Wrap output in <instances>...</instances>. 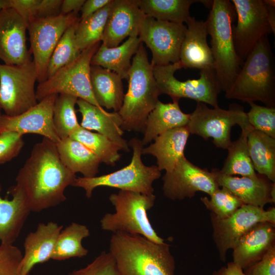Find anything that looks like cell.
I'll return each instance as SVG.
<instances>
[{
  "instance_id": "cell-1",
  "label": "cell",
  "mask_w": 275,
  "mask_h": 275,
  "mask_svg": "<svg viewBox=\"0 0 275 275\" xmlns=\"http://www.w3.org/2000/svg\"><path fill=\"white\" fill-rule=\"evenodd\" d=\"M76 178L61 161L56 144L43 138L34 146L11 187L23 196L31 212H39L65 201V190Z\"/></svg>"
},
{
  "instance_id": "cell-2",
  "label": "cell",
  "mask_w": 275,
  "mask_h": 275,
  "mask_svg": "<svg viewBox=\"0 0 275 275\" xmlns=\"http://www.w3.org/2000/svg\"><path fill=\"white\" fill-rule=\"evenodd\" d=\"M109 252L118 275H175V260L170 245L156 243L139 234L113 233Z\"/></svg>"
},
{
  "instance_id": "cell-3",
  "label": "cell",
  "mask_w": 275,
  "mask_h": 275,
  "mask_svg": "<svg viewBox=\"0 0 275 275\" xmlns=\"http://www.w3.org/2000/svg\"><path fill=\"white\" fill-rule=\"evenodd\" d=\"M225 97L275 107V62L268 36L261 39L246 57Z\"/></svg>"
},
{
  "instance_id": "cell-4",
  "label": "cell",
  "mask_w": 275,
  "mask_h": 275,
  "mask_svg": "<svg viewBox=\"0 0 275 275\" xmlns=\"http://www.w3.org/2000/svg\"><path fill=\"white\" fill-rule=\"evenodd\" d=\"M128 87L120 115L123 130L144 132L147 118L154 108L160 95L149 63L147 53L141 42L134 55L128 74Z\"/></svg>"
},
{
  "instance_id": "cell-5",
  "label": "cell",
  "mask_w": 275,
  "mask_h": 275,
  "mask_svg": "<svg viewBox=\"0 0 275 275\" xmlns=\"http://www.w3.org/2000/svg\"><path fill=\"white\" fill-rule=\"evenodd\" d=\"M236 18L234 6L229 0H213L205 21L210 36L214 70L222 91L227 93L233 85L242 64L236 53L232 34Z\"/></svg>"
},
{
  "instance_id": "cell-6",
  "label": "cell",
  "mask_w": 275,
  "mask_h": 275,
  "mask_svg": "<svg viewBox=\"0 0 275 275\" xmlns=\"http://www.w3.org/2000/svg\"><path fill=\"white\" fill-rule=\"evenodd\" d=\"M156 196L153 194L120 190L111 194L109 200L115 212L105 214L100 219L102 230L112 232L139 234L156 243L164 239L159 237L152 226L147 211L154 205Z\"/></svg>"
},
{
  "instance_id": "cell-7",
  "label": "cell",
  "mask_w": 275,
  "mask_h": 275,
  "mask_svg": "<svg viewBox=\"0 0 275 275\" xmlns=\"http://www.w3.org/2000/svg\"><path fill=\"white\" fill-rule=\"evenodd\" d=\"M128 146L133 149L130 163L114 172L92 178L77 177L73 186L83 188L86 196L90 198L93 190L99 186L119 188L150 195L154 193L153 182L161 176L157 166H147L141 159L143 145L137 138L131 139Z\"/></svg>"
},
{
  "instance_id": "cell-8",
  "label": "cell",
  "mask_w": 275,
  "mask_h": 275,
  "mask_svg": "<svg viewBox=\"0 0 275 275\" xmlns=\"http://www.w3.org/2000/svg\"><path fill=\"white\" fill-rule=\"evenodd\" d=\"M235 125L241 130L254 129L241 105L232 103L228 109L218 106L210 108L206 104L197 102L186 126L190 134L198 135L205 141L211 138L215 147L227 150L232 142V128Z\"/></svg>"
},
{
  "instance_id": "cell-9",
  "label": "cell",
  "mask_w": 275,
  "mask_h": 275,
  "mask_svg": "<svg viewBox=\"0 0 275 275\" xmlns=\"http://www.w3.org/2000/svg\"><path fill=\"white\" fill-rule=\"evenodd\" d=\"M100 44L98 42L82 50L74 60L39 83L36 90L37 100L52 94H65L101 107L93 95L90 80L91 59Z\"/></svg>"
},
{
  "instance_id": "cell-10",
  "label": "cell",
  "mask_w": 275,
  "mask_h": 275,
  "mask_svg": "<svg viewBox=\"0 0 275 275\" xmlns=\"http://www.w3.org/2000/svg\"><path fill=\"white\" fill-rule=\"evenodd\" d=\"M182 68L180 61L164 66H153V72L160 94L169 95L173 100L186 98L209 104L218 105V96L222 91L214 69L201 70L198 79L180 81L175 72Z\"/></svg>"
},
{
  "instance_id": "cell-11",
  "label": "cell",
  "mask_w": 275,
  "mask_h": 275,
  "mask_svg": "<svg viewBox=\"0 0 275 275\" xmlns=\"http://www.w3.org/2000/svg\"><path fill=\"white\" fill-rule=\"evenodd\" d=\"M36 81V68L31 59L20 65L0 64V108L5 115H18L38 103Z\"/></svg>"
},
{
  "instance_id": "cell-12",
  "label": "cell",
  "mask_w": 275,
  "mask_h": 275,
  "mask_svg": "<svg viewBox=\"0 0 275 275\" xmlns=\"http://www.w3.org/2000/svg\"><path fill=\"white\" fill-rule=\"evenodd\" d=\"M77 13L72 12L45 18H31L28 21L31 44L29 50L33 60L39 83L46 80L47 66L57 45L64 32L79 21Z\"/></svg>"
},
{
  "instance_id": "cell-13",
  "label": "cell",
  "mask_w": 275,
  "mask_h": 275,
  "mask_svg": "<svg viewBox=\"0 0 275 275\" xmlns=\"http://www.w3.org/2000/svg\"><path fill=\"white\" fill-rule=\"evenodd\" d=\"M237 17L232 34L236 53L243 64L257 43L272 33L263 0H231Z\"/></svg>"
},
{
  "instance_id": "cell-14",
  "label": "cell",
  "mask_w": 275,
  "mask_h": 275,
  "mask_svg": "<svg viewBox=\"0 0 275 275\" xmlns=\"http://www.w3.org/2000/svg\"><path fill=\"white\" fill-rule=\"evenodd\" d=\"M212 238L221 260L225 262L227 252L233 249L241 236L259 222L275 224V208L267 210L244 204L230 216L217 218L210 213Z\"/></svg>"
},
{
  "instance_id": "cell-15",
  "label": "cell",
  "mask_w": 275,
  "mask_h": 275,
  "mask_svg": "<svg viewBox=\"0 0 275 275\" xmlns=\"http://www.w3.org/2000/svg\"><path fill=\"white\" fill-rule=\"evenodd\" d=\"M186 31V26L183 23L146 16L138 37L151 51L152 66L179 61L180 48Z\"/></svg>"
},
{
  "instance_id": "cell-16",
  "label": "cell",
  "mask_w": 275,
  "mask_h": 275,
  "mask_svg": "<svg viewBox=\"0 0 275 275\" xmlns=\"http://www.w3.org/2000/svg\"><path fill=\"white\" fill-rule=\"evenodd\" d=\"M164 195L172 200L191 198L198 191L211 195L220 187L213 174L182 156L174 169L162 177Z\"/></svg>"
},
{
  "instance_id": "cell-17",
  "label": "cell",
  "mask_w": 275,
  "mask_h": 275,
  "mask_svg": "<svg viewBox=\"0 0 275 275\" xmlns=\"http://www.w3.org/2000/svg\"><path fill=\"white\" fill-rule=\"evenodd\" d=\"M58 95L52 94L45 97L36 105L18 115L9 116L2 114L0 133L13 131L22 135L38 134L57 144L61 139L54 126L53 114Z\"/></svg>"
},
{
  "instance_id": "cell-18",
  "label": "cell",
  "mask_w": 275,
  "mask_h": 275,
  "mask_svg": "<svg viewBox=\"0 0 275 275\" xmlns=\"http://www.w3.org/2000/svg\"><path fill=\"white\" fill-rule=\"evenodd\" d=\"M28 22L11 7L0 10V60L20 65L31 59L26 44Z\"/></svg>"
},
{
  "instance_id": "cell-19",
  "label": "cell",
  "mask_w": 275,
  "mask_h": 275,
  "mask_svg": "<svg viewBox=\"0 0 275 275\" xmlns=\"http://www.w3.org/2000/svg\"><path fill=\"white\" fill-rule=\"evenodd\" d=\"M211 172L220 187H225L243 203L264 208L275 202V183L265 176L256 173L253 176L226 175L218 169Z\"/></svg>"
},
{
  "instance_id": "cell-20",
  "label": "cell",
  "mask_w": 275,
  "mask_h": 275,
  "mask_svg": "<svg viewBox=\"0 0 275 275\" xmlns=\"http://www.w3.org/2000/svg\"><path fill=\"white\" fill-rule=\"evenodd\" d=\"M145 17L134 0H113L101 44L115 47L127 37H138Z\"/></svg>"
},
{
  "instance_id": "cell-21",
  "label": "cell",
  "mask_w": 275,
  "mask_h": 275,
  "mask_svg": "<svg viewBox=\"0 0 275 275\" xmlns=\"http://www.w3.org/2000/svg\"><path fill=\"white\" fill-rule=\"evenodd\" d=\"M275 224L259 222L246 231L233 248V262L245 270L274 246Z\"/></svg>"
},
{
  "instance_id": "cell-22",
  "label": "cell",
  "mask_w": 275,
  "mask_h": 275,
  "mask_svg": "<svg viewBox=\"0 0 275 275\" xmlns=\"http://www.w3.org/2000/svg\"><path fill=\"white\" fill-rule=\"evenodd\" d=\"M186 23V31L182 41L179 61L182 68L200 70L214 69V61L207 37L205 21L190 16Z\"/></svg>"
},
{
  "instance_id": "cell-23",
  "label": "cell",
  "mask_w": 275,
  "mask_h": 275,
  "mask_svg": "<svg viewBox=\"0 0 275 275\" xmlns=\"http://www.w3.org/2000/svg\"><path fill=\"white\" fill-rule=\"evenodd\" d=\"M63 226L53 222L40 223L36 230L26 236L24 252L20 263L21 275H29L34 266L51 259Z\"/></svg>"
},
{
  "instance_id": "cell-24",
  "label": "cell",
  "mask_w": 275,
  "mask_h": 275,
  "mask_svg": "<svg viewBox=\"0 0 275 275\" xmlns=\"http://www.w3.org/2000/svg\"><path fill=\"white\" fill-rule=\"evenodd\" d=\"M76 104L82 116L80 126L87 130H96L107 137L126 152L130 151L128 144L122 138L123 130L121 127L122 120L118 112L109 113L102 107L97 106L81 99Z\"/></svg>"
},
{
  "instance_id": "cell-25",
  "label": "cell",
  "mask_w": 275,
  "mask_h": 275,
  "mask_svg": "<svg viewBox=\"0 0 275 275\" xmlns=\"http://www.w3.org/2000/svg\"><path fill=\"white\" fill-rule=\"evenodd\" d=\"M190 132L186 126L168 130L154 139V142L143 148L142 154H150L157 160L159 171L171 172L184 152Z\"/></svg>"
},
{
  "instance_id": "cell-26",
  "label": "cell",
  "mask_w": 275,
  "mask_h": 275,
  "mask_svg": "<svg viewBox=\"0 0 275 275\" xmlns=\"http://www.w3.org/2000/svg\"><path fill=\"white\" fill-rule=\"evenodd\" d=\"M2 185L0 183V192ZM8 193L12 198L3 199L0 195V242L13 244L31 212L24 197L11 187Z\"/></svg>"
},
{
  "instance_id": "cell-27",
  "label": "cell",
  "mask_w": 275,
  "mask_h": 275,
  "mask_svg": "<svg viewBox=\"0 0 275 275\" xmlns=\"http://www.w3.org/2000/svg\"><path fill=\"white\" fill-rule=\"evenodd\" d=\"M90 80L93 95L99 105L118 112L125 96L121 77L108 69L91 65Z\"/></svg>"
},
{
  "instance_id": "cell-28",
  "label": "cell",
  "mask_w": 275,
  "mask_h": 275,
  "mask_svg": "<svg viewBox=\"0 0 275 275\" xmlns=\"http://www.w3.org/2000/svg\"><path fill=\"white\" fill-rule=\"evenodd\" d=\"M179 100L164 103L158 100L148 115L141 141L143 146L154 140L158 135L170 129L187 125L190 114H185L180 109Z\"/></svg>"
},
{
  "instance_id": "cell-29",
  "label": "cell",
  "mask_w": 275,
  "mask_h": 275,
  "mask_svg": "<svg viewBox=\"0 0 275 275\" xmlns=\"http://www.w3.org/2000/svg\"><path fill=\"white\" fill-rule=\"evenodd\" d=\"M141 41L138 37H129L121 45L109 48L100 45L93 56L91 65L99 66L128 80L131 65V59L137 52Z\"/></svg>"
},
{
  "instance_id": "cell-30",
  "label": "cell",
  "mask_w": 275,
  "mask_h": 275,
  "mask_svg": "<svg viewBox=\"0 0 275 275\" xmlns=\"http://www.w3.org/2000/svg\"><path fill=\"white\" fill-rule=\"evenodd\" d=\"M60 158L72 173H80L85 178L96 176L100 163L97 157L85 145L70 137L56 144Z\"/></svg>"
},
{
  "instance_id": "cell-31",
  "label": "cell",
  "mask_w": 275,
  "mask_h": 275,
  "mask_svg": "<svg viewBox=\"0 0 275 275\" xmlns=\"http://www.w3.org/2000/svg\"><path fill=\"white\" fill-rule=\"evenodd\" d=\"M146 16L156 20L183 23L191 16L190 6L194 3H202L211 8L212 1L205 0H134Z\"/></svg>"
},
{
  "instance_id": "cell-32",
  "label": "cell",
  "mask_w": 275,
  "mask_h": 275,
  "mask_svg": "<svg viewBox=\"0 0 275 275\" xmlns=\"http://www.w3.org/2000/svg\"><path fill=\"white\" fill-rule=\"evenodd\" d=\"M247 144L255 172L275 183V139L253 129L248 133Z\"/></svg>"
},
{
  "instance_id": "cell-33",
  "label": "cell",
  "mask_w": 275,
  "mask_h": 275,
  "mask_svg": "<svg viewBox=\"0 0 275 275\" xmlns=\"http://www.w3.org/2000/svg\"><path fill=\"white\" fill-rule=\"evenodd\" d=\"M90 235L88 228L73 222L60 232L51 259L62 261L86 256L88 250L83 246L82 240Z\"/></svg>"
},
{
  "instance_id": "cell-34",
  "label": "cell",
  "mask_w": 275,
  "mask_h": 275,
  "mask_svg": "<svg viewBox=\"0 0 275 275\" xmlns=\"http://www.w3.org/2000/svg\"><path fill=\"white\" fill-rule=\"evenodd\" d=\"M249 129H242L237 140L227 148L228 155L220 172L226 175L253 176L256 174L248 148Z\"/></svg>"
},
{
  "instance_id": "cell-35",
  "label": "cell",
  "mask_w": 275,
  "mask_h": 275,
  "mask_svg": "<svg viewBox=\"0 0 275 275\" xmlns=\"http://www.w3.org/2000/svg\"><path fill=\"white\" fill-rule=\"evenodd\" d=\"M113 0L95 13L80 19L75 32L77 46L80 51L100 42Z\"/></svg>"
},
{
  "instance_id": "cell-36",
  "label": "cell",
  "mask_w": 275,
  "mask_h": 275,
  "mask_svg": "<svg viewBox=\"0 0 275 275\" xmlns=\"http://www.w3.org/2000/svg\"><path fill=\"white\" fill-rule=\"evenodd\" d=\"M89 149L100 162L114 166L119 160L121 149L105 136L94 133L80 126L70 136Z\"/></svg>"
},
{
  "instance_id": "cell-37",
  "label": "cell",
  "mask_w": 275,
  "mask_h": 275,
  "mask_svg": "<svg viewBox=\"0 0 275 275\" xmlns=\"http://www.w3.org/2000/svg\"><path fill=\"white\" fill-rule=\"evenodd\" d=\"M78 98L72 95L58 94L53 108V122L60 139L70 137L80 127L78 123L75 105Z\"/></svg>"
},
{
  "instance_id": "cell-38",
  "label": "cell",
  "mask_w": 275,
  "mask_h": 275,
  "mask_svg": "<svg viewBox=\"0 0 275 275\" xmlns=\"http://www.w3.org/2000/svg\"><path fill=\"white\" fill-rule=\"evenodd\" d=\"M79 20L67 29L57 45L48 63L46 79L74 60L81 52L75 39V32Z\"/></svg>"
},
{
  "instance_id": "cell-39",
  "label": "cell",
  "mask_w": 275,
  "mask_h": 275,
  "mask_svg": "<svg viewBox=\"0 0 275 275\" xmlns=\"http://www.w3.org/2000/svg\"><path fill=\"white\" fill-rule=\"evenodd\" d=\"M201 201L210 213L217 218H226L232 214L244 203L225 187L219 188L210 196L201 198Z\"/></svg>"
},
{
  "instance_id": "cell-40",
  "label": "cell",
  "mask_w": 275,
  "mask_h": 275,
  "mask_svg": "<svg viewBox=\"0 0 275 275\" xmlns=\"http://www.w3.org/2000/svg\"><path fill=\"white\" fill-rule=\"evenodd\" d=\"M249 104L251 108L246 115L250 125L275 139V107L259 105L254 102Z\"/></svg>"
},
{
  "instance_id": "cell-41",
  "label": "cell",
  "mask_w": 275,
  "mask_h": 275,
  "mask_svg": "<svg viewBox=\"0 0 275 275\" xmlns=\"http://www.w3.org/2000/svg\"><path fill=\"white\" fill-rule=\"evenodd\" d=\"M69 275H118L115 260L108 252L103 251L86 267Z\"/></svg>"
},
{
  "instance_id": "cell-42",
  "label": "cell",
  "mask_w": 275,
  "mask_h": 275,
  "mask_svg": "<svg viewBox=\"0 0 275 275\" xmlns=\"http://www.w3.org/2000/svg\"><path fill=\"white\" fill-rule=\"evenodd\" d=\"M23 255L13 244H0V275H21L20 263Z\"/></svg>"
},
{
  "instance_id": "cell-43",
  "label": "cell",
  "mask_w": 275,
  "mask_h": 275,
  "mask_svg": "<svg viewBox=\"0 0 275 275\" xmlns=\"http://www.w3.org/2000/svg\"><path fill=\"white\" fill-rule=\"evenodd\" d=\"M23 136L13 131L0 133V164L11 160L19 154L24 145Z\"/></svg>"
},
{
  "instance_id": "cell-44",
  "label": "cell",
  "mask_w": 275,
  "mask_h": 275,
  "mask_svg": "<svg viewBox=\"0 0 275 275\" xmlns=\"http://www.w3.org/2000/svg\"><path fill=\"white\" fill-rule=\"evenodd\" d=\"M245 270L246 275H275V246Z\"/></svg>"
},
{
  "instance_id": "cell-45",
  "label": "cell",
  "mask_w": 275,
  "mask_h": 275,
  "mask_svg": "<svg viewBox=\"0 0 275 275\" xmlns=\"http://www.w3.org/2000/svg\"><path fill=\"white\" fill-rule=\"evenodd\" d=\"M62 0H39L35 18H45L60 14Z\"/></svg>"
},
{
  "instance_id": "cell-46",
  "label": "cell",
  "mask_w": 275,
  "mask_h": 275,
  "mask_svg": "<svg viewBox=\"0 0 275 275\" xmlns=\"http://www.w3.org/2000/svg\"><path fill=\"white\" fill-rule=\"evenodd\" d=\"M39 0H10V7L14 9L28 22L34 17Z\"/></svg>"
},
{
  "instance_id": "cell-47",
  "label": "cell",
  "mask_w": 275,
  "mask_h": 275,
  "mask_svg": "<svg viewBox=\"0 0 275 275\" xmlns=\"http://www.w3.org/2000/svg\"><path fill=\"white\" fill-rule=\"evenodd\" d=\"M112 0H87L84 2L80 10V19H84L95 13L109 4Z\"/></svg>"
},
{
  "instance_id": "cell-48",
  "label": "cell",
  "mask_w": 275,
  "mask_h": 275,
  "mask_svg": "<svg viewBox=\"0 0 275 275\" xmlns=\"http://www.w3.org/2000/svg\"><path fill=\"white\" fill-rule=\"evenodd\" d=\"M85 2V0L62 1L60 14L66 15L72 12L78 14Z\"/></svg>"
},
{
  "instance_id": "cell-49",
  "label": "cell",
  "mask_w": 275,
  "mask_h": 275,
  "mask_svg": "<svg viewBox=\"0 0 275 275\" xmlns=\"http://www.w3.org/2000/svg\"><path fill=\"white\" fill-rule=\"evenodd\" d=\"M212 275H246L243 270L232 261L227 263L217 270L214 271Z\"/></svg>"
},
{
  "instance_id": "cell-50",
  "label": "cell",
  "mask_w": 275,
  "mask_h": 275,
  "mask_svg": "<svg viewBox=\"0 0 275 275\" xmlns=\"http://www.w3.org/2000/svg\"><path fill=\"white\" fill-rule=\"evenodd\" d=\"M267 8L268 21L272 33L275 34V1L263 0Z\"/></svg>"
},
{
  "instance_id": "cell-51",
  "label": "cell",
  "mask_w": 275,
  "mask_h": 275,
  "mask_svg": "<svg viewBox=\"0 0 275 275\" xmlns=\"http://www.w3.org/2000/svg\"><path fill=\"white\" fill-rule=\"evenodd\" d=\"M10 7V0H0V10Z\"/></svg>"
},
{
  "instance_id": "cell-52",
  "label": "cell",
  "mask_w": 275,
  "mask_h": 275,
  "mask_svg": "<svg viewBox=\"0 0 275 275\" xmlns=\"http://www.w3.org/2000/svg\"><path fill=\"white\" fill-rule=\"evenodd\" d=\"M1 109L0 108V116L2 115V113H1Z\"/></svg>"
}]
</instances>
